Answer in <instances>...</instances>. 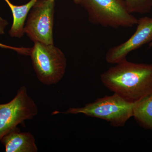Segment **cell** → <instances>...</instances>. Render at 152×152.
Listing matches in <instances>:
<instances>
[{"instance_id": "obj_1", "label": "cell", "mask_w": 152, "mask_h": 152, "mask_svg": "<svg viewBox=\"0 0 152 152\" xmlns=\"http://www.w3.org/2000/svg\"><path fill=\"white\" fill-rule=\"evenodd\" d=\"M100 79L114 94L135 103L152 93V64H137L126 60L103 72Z\"/></svg>"}, {"instance_id": "obj_2", "label": "cell", "mask_w": 152, "mask_h": 152, "mask_svg": "<svg viewBox=\"0 0 152 152\" xmlns=\"http://www.w3.org/2000/svg\"><path fill=\"white\" fill-rule=\"evenodd\" d=\"M134 103L125 100L117 94L99 98L82 107L70 108L64 113L55 111L53 114H83L87 116L107 121L113 126L123 127L133 117Z\"/></svg>"}, {"instance_id": "obj_3", "label": "cell", "mask_w": 152, "mask_h": 152, "mask_svg": "<svg viewBox=\"0 0 152 152\" xmlns=\"http://www.w3.org/2000/svg\"><path fill=\"white\" fill-rule=\"evenodd\" d=\"M89 21L104 27L131 28L138 19L128 12L123 0H80Z\"/></svg>"}, {"instance_id": "obj_4", "label": "cell", "mask_w": 152, "mask_h": 152, "mask_svg": "<svg viewBox=\"0 0 152 152\" xmlns=\"http://www.w3.org/2000/svg\"><path fill=\"white\" fill-rule=\"evenodd\" d=\"M34 43L29 56L38 80L47 86L56 84L65 73L67 64L64 54L54 44Z\"/></svg>"}, {"instance_id": "obj_5", "label": "cell", "mask_w": 152, "mask_h": 152, "mask_svg": "<svg viewBox=\"0 0 152 152\" xmlns=\"http://www.w3.org/2000/svg\"><path fill=\"white\" fill-rule=\"evenodd\" d=\"M38 113L37 106L28 95L26 88L21 87L12 101L0 104V142L18 125L23 124L26 120L32 119Z\"/></svg>"}, {"instance_id": "obj_6", "label": "cell", "mask_w": 152, "mask_h": 152, "mask_svg": "<svg viewBox=\"0 0 152 152\" xmlns=\"http://www.w3.org/2000/svg\"><path fill=\"white\" fill-rule=\"evenodd\" d=\"M55 1L38 0L28 14L24 32L34 42L54 44Z\"/></svg>"}, {"instance_id": "obj_7", "label": "cell", "mask_w": 152, "mask_h": 152, "mask_svg": "<svg viewBox=\"0 0 152 152\" xmlns=\"http://www.w3.org/2000/svg\"><path fill=\"white\" fill-rule=\"evenodd\" d=\"M135 32L128 40L111 48L107 52L105 60L109 64H116L126 59L131 52L152 41V18L138 19Z\"/></svg>"}, {"instance_id": "obj_8", "label": "cell", "mask_w": 152, "mask_h": 152, "mask_svg": "<svg viewBox=\"0 0 152 152\" xmlns=\"http://www.w3.org/2000/svg\"><path fill=\"white\" fill-rule=\"evenodd\" d=\"M6 152H37L35 139L30 132H21L16 127L4 136L1 141Z\"/></svg>"}, {"instance_id": "obj_9", "label": "cell", "mask_w": 152, "mask_h": 152, "mask_svg": "<svg viewBox=\"0 0 152 152\" xmlns=\"http://www.w3.org/2000/svg\"><path fill=\"white\" fill-rule=\"evenodd\" d=\"M4 1L10 8L13 18L9 34L13 37L21 38L25 34L24 28L28 15L38 0H30L27 4L20 6L13 4L10 0Z\"/></svg>"}, {"instance_id": "obj_10", "label": "cell", "mask_w": 152, "mask_h": 152, "mask_svg": "<svg viewBox=\"0 0 152 152\" xmlns=\"http://www.w3.org/2000/svg\"><path fill=\"white\" fill-rule=\"evenodd\" d=\"M133 117L142 127L152 131V93L135 103Z\"/></svg>"}, {"instance_id": "obj_11", "label": "cell", "mask_w": 152, "mask_h": 152, "mask_svg": "<svg viewBox=\"0 0 152 152\" xmlns=\"http://www.w3.org/2000/svg\"><path fill=\"white\" fill-rule=\"evenodd\" d=\"M130 13L144 14L152 8V0H123Z\"/></svg>"}, {"instance_id": "obj_12", "label": "cell", "mask_w": 152, "mask_h": 152, "mask_svg": "<svg viewBox=\"0 0 152 152\" xmlns=\"http://www.w3.org/2000/svg\"><path fill=\"white\" fill-rule=\"evenodd\" d=\"M8 24L7 21L4 19L0 17V35L3 34L4 33V29L6 27ZM0 47L4 48L10 49L14 50L20 54L29 56L30 49L26 48H18L9 46L0 43Z\"/></svg>"}, {"instance_id": "obj_13", "label": "cell", "mask_w": 152, "mask_h": 152, "mask_svg": "<svg viewBox=\"0 0 152 152\" xmlns=\"http://www.w3.org/2000/svg\"><path fill=\"white\" fill-rule=\"evenodd\" d=\"M50 1H55V0H50ZM74 2L77 4H80V0H72Z\"/></svg>"}, {"instance_id": "obj_14", "label": "cell", "mask_w": 152, "mask_h": 152, "mask_svg": "<svg viewBox=\"0 0 152 152\" xmlns=\"http://www.w3.org/2000/svg\"><path fill=\"white\" fill-rule=\"evenodd\" d=\"M149 45L150 47H152V41L149 44Z\"/></svg>"}]
</instances>
